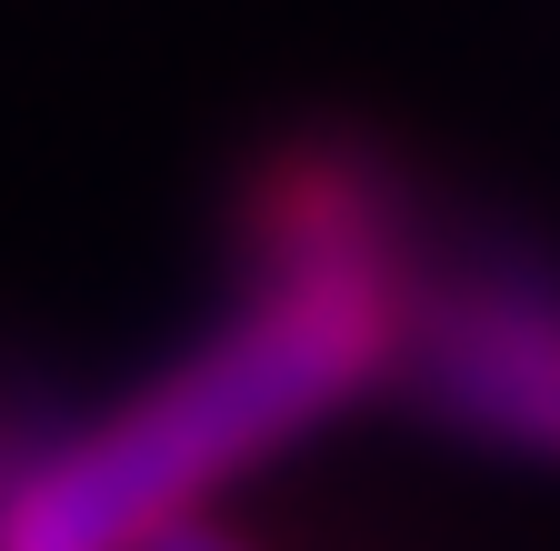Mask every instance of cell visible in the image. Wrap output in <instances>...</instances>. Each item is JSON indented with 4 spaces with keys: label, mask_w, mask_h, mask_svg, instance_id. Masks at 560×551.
Here are the masks:
<instances>
[{
    "label": "cell",
    "mask_w": 560,
    "mask_h": 551,
    "mask_svg": "<svg viewBox=\"0 0 560 551\" xmlns=\"http://www.w3.org/2000/svg\"><path fill=\"white\" fill-rule=\"evenodd\" d=\"M151 551H250V541H231V531H210V521H180V531H161Z\"/></svg>",
    "instance_id": "3"
},
{
    "label": "cell",
    "mask_w": 560,
    "mask_h": 551,
    "mask_svg": "<svg viewBox=\"0 0 560 551\" xmlns=\"http://www.w3.org/2000/svg\"><path fill=\"white\" fill-rule=\"evenodd\" d=\"M250 301L190 352L110 401L101 422H50L0 492V551H151L260 451L301 441L400 361L410 241L250 251Z\"/></svg>",
    "instance_id": "1"
},
{
    "label": "cell",
    "mask_w": 560,
    "mask_h": 551,
    "mask_svg": "<svg viewBox=\"0 0 560 551\" xmlns=\"http://www.w3.org/2000/svg\"><path fill=\"white\" fill-rule=\"evenodd\" d=\"M390 381L460 441L560 461V271L501 241L441 271L410 261Z\"/></svg>",
    "instance_id": "2"
}]
</instances>
